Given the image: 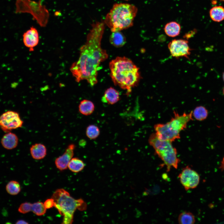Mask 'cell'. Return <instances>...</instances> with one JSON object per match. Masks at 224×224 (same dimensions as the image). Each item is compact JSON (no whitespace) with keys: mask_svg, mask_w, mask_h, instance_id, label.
<instances>
[{"mask_svg":"<svg viewBox=\"0 0 224 224\" xmlns=\"http://www.w3.org/2000/svg\"></svg>","mask_w":224,"mask_h":224,"instance_id":"33","label":"cell"},{"mask_svg":"<svg viewBox=\"0 0 224 224\" xmlns=\"http://www.w3.org/2000/svg\"><path fill=\"white\" fill-rule=\"evenodd\" d=\"M75 147L74 144H69L63 154L56 159L55 163L58 169L63 170L67 168L68 164L73 156Z\"/></svg>","mask_w":224,"mask_h":224,"instance_id":"11","label":"cell"},{"mask_svg":"<svg viewBox=\"0 0 224 224\" xmlns=\"http://www.w3.org/2000/svg\"><path fill=\"white\" fill-rule=\"evenodd\" d=\"M32 157L35 160L44 158L47 154V149L43 144L37 143L33 145L30 149Z\"/></svg>","mask_w":224,"mask_h":224,"instance_id":"14","label":"cell"},{"mask_svg":"<svg viewBox=\"0 0 224 224\" xmlns=\"http://www.w3.org/2000/svg\"><path fill=\"white\" fill-rule=\"evenodd\" d=\"M195 221L194 216L189 212L184 211L182 212L178 217V222L180 224H193Z\"/></svg>","mask_w":224,"mask_h":224,"instance_id":"21","label":"cell"},{"mask_svg":"<svg viewBox=\"0 0 224 224\" xmlns=\"http://www.w3.org/2000/svg\"><path fill=\"white\" fill-rule=\"evenodd\" d=\"M208 111L206 108L202 106L196 107L192 111V115L197 120L202 121L208 117Z\"/></svg>","mask_w":224,"mask_h":224,"instance_id":"22","label":"cell"},{"mask_svg":"<svg viewBox=\"0 0 224 224\" xmlns=\"http://www.w3.org/2000/svg\"><path fill=\"white\" fill-rule=\"evenodd\" d=\"M32 203L24 202L21 203L18 208V211L22 214H26L31 211Z\"/></svg>","mask_w":224,"mask_h":224,"instance_id":"26","label":"cell"},{"mask_svg":"<svg viewBox=\"0 0 224 224\" xmlns=\"http://www.w3.org/2000/svg\"><path fill=\"white\" fill-rule=\"evenodd\" d=\"M105 25L103 21L92 24L86 41L80 48L79 58L70 67V70L77 82L85 80L92 86L97 82L99 65L108 58L106 51L101 45Z\"/></svg>","mask_w":224,"mask_h":224,"instance_id":"1","label":"cell"},{"mask_svg":"<svg viewBox=\"0 0 224 224\" xmlns=\"http://www.w3.org/2000/svg\"><path fill=\"white\" fill-rule=\"evenodd\" d=\"M168 47L173 57L176 58L184 57L189 59L191 49L187 40L182 39H174L169 43Z\"/></svg>","mask_w":224,"mask_h":224,"instance_id":"10","label":"cell"},{"mask_svg":"<svg viewBox=\"0 0 224 224\" xmlns=\"http://www.w3.org/2000/svg\"><path fill=\"white\" fill-rule=\"evenodd\" d=\"M148 142L166 166L167 171H169L171 168H177L180 160L177 157L176 149L171 142L159 139L155 133L150 135Z\"/></svg>","mask_w":224,"mask_h":224,"instance_id":"6","label":"cell"},{"mask_svg":"<svg viewBox=\"0 0 224 224\" xmlns=\"http://www.w3.org/2000/svg\"><path fill=\"white\" fill-rule=\"evenodd\" d=\"M221 167L222 169L224 170V157L222 161Z\"/></svg>","mask_w":224,"mask_h":224,"instance_id":"29","label":"cell"},{"mask_svg":"<svg viewBox=\"0 0 224 224\" xmlns=\"http://www.w3.org/2000/svg\"><path fill=\"white\" fill-rule=\"evenodd\" d=\"M16 224H28V223L26 221L22 220H20L18 221H17L16 222Z\"/></svg>","mask_w":224,"mask_h":224,"instance_id":"28","label":"cell"},{"mask_svg":"<svg viewBox=\"0 0 224 224\" xmlns=\"http://www.w3.org/2000/svg\"><path fill=\"white\" fill-rule=\"evenodd\" d=\"M138 11L133 4L115 3L106 16L104 23L112 32L121 31L133 26Z\"/></svg>","mask_w":224,"mask_h":224,"instance_id":"3","label":"cell"},{"mask_svg":"<svg viewBox=\"0 0 224 224\" xmlns=\"http://www.w3.org/2000/svg\"><path fill=\"white\" fill-rule=\"evenodd\" d=\"M209 15L214 21L220 22L224 20V7L221 6H215L209 11Z\"/></svg>","mask_w":224,"mask_h":224,"instance_id":"18","label":"cell"},{"mask_svg":"<svg viewBox=\"0 0 224 224\" xmlns=\"http://www.w3.org/2000/svg\"><path fill=\"white\" fill-rule=\"evenodd\" d=\"M18 143V138L15 133L7 132L2 137L1 143L3 147L7 150H12L15 148Z\"/></svg>","mask_w":224,"mask_h":224,"instance_id":"13","label":"cell"},{"mask_svg":"<svg viewBox=\"0 0 224 224\" xmlns=\"http://www.w3.org/2000/svg\"><path fill=\"white\" fill-rule=\"evenodd\" d=\"M44 204L47 209H49L54 207V201L52 198L46 200Z\"/></svg>","mask_w":224,"mask_h":224,"instance_id":"27","label":"cell"},{"mask_svg":"<svg viewBox=\"0 0 224 224\" xmlns=\"http://www.w3.org/2000/svg\"><path fill=\"white\" fill-rule=\"evenodd\" d=\"M41 1L16 0L15 13H29L41 26L45 27L49 20V13L45 6L42 5Z\"/></svg>","mask_w":224,"mask_h":224,"instance_id":"7","label":"cell"},{"mask_svg":"<svg viewBox=\"0 0 224 224\" xmlns=\"http://www.w3.org/2000/svg\"><path fill=\"white\" fill-rule=\"evenodd\" d=\"M110 43L116 47H120L126 43V38L120 31L112 32L110 37Z\"/></svg>","mask_w":224,"mask_h":224,"instance_id":"17","label":"cell"},{"mask_svg":"<svg viewBox=\"0 0 224 224\" xmlns=\"http://www.w3.org/2000/svg\"><path fill=\"white\" fill-rule=\"evenodd\" d=\"M110 76L115 85L126 90L129 94L141 78L139 68L129 59L117 57L110 63Z\"/></svg>","mask_w":224,"mask_h":224,"instance_id":"2","label":"cell"},{"mask_svg":"<svg viewBox=\"0 0 224 224\" xmlns=\"http://www.w3.org/2000/svg\"><path fill=\"white\" fill-rule=\"evenodd\" d=\"M23 123L19 114L14 111H7L0 116V128L6 133L21 127Z\"/></svg>","mask_w":224,"mask_h":224,"instance_id":"8","label":"cell"},{"mask_svg":"<svg viewBox=\"0 0 224 224\" xmlns=\"http://www.w3.org/2000/svg\"><path fill=\"white\" fill-rule=\"evenodd\" d=\"M164 30L168 36L174 37L180 34L181 26L180 24L176 21H172L167 23L165 26Z\"/></svg>","mask_w":224,"mask_h":224,"instance_id":"16","label":"cell"},{"mask_svg":"<svg viewBox=\"0 0 224 224\" xmlns=\"http://www.w3.org/2000/svg\"><path fill=\"white\" fill-rule=\"evenodd\" d=\"M46 209L44 203L42 202H37L32 203L31 211L37 216L44 215L46 213Z\"/></svg>","mask_w":224,"mask_h":224,"instance_id":"24","label":"cell"},{"mask_svg":"<svg viewBox=\"0 0 224 224\" xmlns=\"http://www.w3.org/2000/svg\"><path fill=\"white\" fill-rule=\"evenodd\" d=\"M85 165L83 161L77 157L72 158L69 162L68 168L72 172L78 173L84 168Z\"/></svg>","mask_w":224,"mask_h":224,"instance_id":"20","label":"cell"},{"mask_svg":"<svg viewBox=\"0 0 224 224\" xmlns=\"http://www.w3.org/2000/svg\"><path fill=\"white\" fill-rule=\"evenodd\" d=\"M119 100V92L113 88L110 87L105 91L102 98V101L111 105L114 104Z\"/></svg>","mask_w":224,"mask_h":224,"instance_id":"15","label":"cell"},{"mask_svg":"<svg viewBox=\"0 0 224 224\" xmlns=\"http://www.w3.org/2000/svg\"><path fill=\"white\" fill-rule=\"evenodd\" d=\"M51 198L54 201V207L63 216L62 222L63 224L72 223L74 213L77 209L83 211L86 208V204L83 199L74 198L68 192L63 189L56 190Z\"/></svg>","mask_w":224,"mask_h":224,"instance_id":"4","label":"cell"},{"mask_svg":"<svg viewBox=\"0 0 224 224\" xmlns=\"http://www.w3.org/2000/svg\"><path fill=\"white\" fill-rule=\"evenodd\" d=\"M222 78H223V80L224 82V72H223V74H222Z\"/></svg>","mask_w":224,"mask_h":224,"instance_id":"30","label":"cell"},{"mask_svg":"<svg viewBox=\"0 0 224 224\" xmlns=\"http://www.w3.org/2000/svg\"><path fill=\"white\" fill-rule=\"evenodd\" d=\"M79 111L82 114L85 115L91 114L93 112L95 106L93 103L90 100H83L81 101L78 106Z\"/></svg>","mask_w":224,"mask_h":224,"instance_id":"19","label":"cell"},{"mask_svg":"<svg viewBox=\"0 0 224 224\" xmlns=\"http://www.w3.org/2000/svg\"><path fill=\"white\" fill-rule=\"evenodd\" d=\"M220 0L221 1L224 2V0Z\"/></svg>","mask_w":224,"mask_h":224,"instance_id":"32","label":"cell"},{"mask_svg":"<svg viewBox=\"0 0 224 224\" xmlns=\"http://www.w3.org/2000/svg\"><path fill=\"white\" fill-rule=\"evenodd\" d=\"M174 115L166 124H158L154 126L155 134L160 139L171 142L180 138V132L185 129L192 118V111L179 114L174 111Z\"/></svg>","mask_w":224,"mask_h":224,"instance_id":"5","label":"cell"},{"mask_svg":"<svg viewBox=\"0 0 224 224\" xmlns=\"http://www.w3.org/2000/svg\"><path fill=\"white\" fill-rule=\"evenodd\" d=\"M100 133L99 128L96 126L91 124L89 125L86 130L87 137L90 139H94L98 137Z\"/></svg>","mask_w":224,"mask_h":224,"instance_id":"25","label":"cell"},{"mask_svg":"<svg viewBox=\"0 0 224 224\" xmlns=\"http://www.w3.org/2000/svg\"><path fill=\"white\" fill-rule=\"evenodd\" d=\"M6 189L9 194L15 195L18 194L21 191V186L19 183L15 180H11L6 185Z\"/></svg>","mask_w":224,"mask_h":224,"instance_id":"23","label":"cell"},{"mask_svg":"<svg viewBox=\"0 0 224 224\" xmlns=\"http://www.w3.org/2000/svg\"><path fill=\"white\" fill-rule=\"evenodd\" d=\"M178 177L180 183L186 191L197 187L200 182V176L198 173L188 166L183 169Z\"/></svg>","mask_w":224,"mask_h":224,"instance_id":"9","label":"cell"},{"mask_svg":"<svg viewBox=\"0 0 224 224\" xmlns=\"http://www.w3.org/2000/svg\"><path fill=\"white\" fill-rule=\"evenodd\" d=\"M23 42L25 45L29 49L30 51L34 50V48L38 44L39 35L37 30L32 26L25 32L23 35Z\"/></svg>","mask_w":224,"mask_h":224,"instance_id":"12","label":"cell"},{"mask_svg":"<svg viewBox=\"0 0 224 224\" xmlns=\"http://www.w3.org/2000/svg\"><path fill=\"white\" fill-rule=\"evenodd\" d=\"M222 92H223V95H224V87H223V89Z\"/></svg>","mask_w":224,"mask_h":224,"instance_id":"31","label":"cell"}]
</instances>
